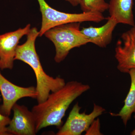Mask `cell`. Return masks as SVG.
<instances>
[{
    "instance_id": "cell-1",
    "label": "cell",
    "mask_w": 135,
    "mask_h": 135,
    "mask_svg": "<svg viewBox=\"0 0 135 135\" xmlns=\"http://www.w3.org/2000/svg\"><path fill=\"white\" fill-rule=\"evenodd\" d=\"M90 89L88 84L76 81H69L60 89L51 92L45 101L34 106L31 111L36 120V133L49 126L60 128L70 105Z\"/></svg>"
},
{
    "instance_id": "cell-2",
    "label": "cell",
    "mask_w": 135,
    "mask_h": 135,
    "mask_svg": "<svg viewBox=\"0 0 135 135\" xmlns=\"http://www.w3.org/2000/svg\"><path fill=\"white\" fill-rule=\"evenodd\" d=\"M26 41L18 45L16 50L15 60H19L30 66L36 78V99L38 103L47 98L50 92H55L65 85V81L60 77L54 78L48 75L44 70L35 47L36 39L39 36L36 27L32 28L27 35Z\"/></svg>"
},
{
    "instance_id": "cell-3",
    "label": "cell",
    "mask_w": 135,
    "mask_h": 135,
    "mask_svg": "<svg viewBox=\"0 0 135 135\" xmlns=\"http://www.w3.org/2000/svg\"><path fill=\"white\" fill-rule=\"evenodd\" d=\"M81 23L73 22L60 25L49 29L44 34L52 41L56 49L55 60L60 63L74 48L90 43L80 29Z\"/></svg>"
},
{
    "instance_id": "cell-4",
    "label": "cell",
    "mask_w": 135,
    "mask_h": 135,
    "mask_svg": "<svg viewBox=\"0 0 135 135\" xmlns=\"http://www.w3.org/2000/svg\"><path fill=\"white\" fill-rule=\"evenodd\" d=\"M42 15L40 37L49 29L60 25L73 22H90L92 16L90 12L68 13L62 12L50 6L45 0H37Z\"/></svg>"
},
{
    "instance_id": "cell-5",
    "label": "cell",
    "mask_w": 135,
    "mask_h": 135,
    "mask_svg": "<svg viewBox=\"0 0 135 135\" xmlns=\"http://www.w3.org/2000/svg\"><path fill=\"white\" fill-rule=\"evenodd\" d=\"M81 107L79 103L74 105L67 120L59 128L57 135H80L86 131L98 116L103 114L105 110L102 107L94 104L92 112L86 114L85 112H80Z\"/></svg>"
},
{
    "instance_id": "cell-6",
    "label": "cell",
    "mask_w": 135,
    "mask_h": 135,
    "mask_svg": "<svg viewBox=\"0 0 135 135\" xmlns=\"http://www.w3.org/2000/svg\"><path fill=\"white\" fill-rule=\"evenodd\" d=\"M0 92L3 103L1 106V113L9 116L15 105L19 99L24 98L36 99L38 93L36 88L17 86L5 78L0 72Z\"/></svg>"
},
{
    "instance_id": "cell-7",
    "label": "cell",
    "mask_w": 135,
    "mask_h": 135,
    "mask_svg": "<svg viewBox=\"0 0 135 135\" xmlns=\"http://www.w3.org/2000/svg\"><path fill=\"white\" fill-rule=\"evenodd\" d=\"M115 53L119 71L128 73L135 68V25L122 34L116 43Z\"/></svg>"
},
{
    "instance_id": "cell-8",
    "label": "cell",
    "mask_w": 135,
    "mask_h": 135,
    "mask_svg": "<svg viewBox=\"0 0 135 135\" xmlns=\"http://www.w3.org/2000/svg\"><path fill=\"white\" fill-rule=\"evenodd\" d=\"M31 26V25L28 24L24 28L0 35V68L1 70L12 69L20 40L28 33Z\"/></svg>"
},
{
    "instance_id": "cell-9",
    "label": "cell",
    "mask_w": 135,
    "mask_h": 135,
    "mask_svg": "<svg viewBox=\"0 0 135 135\" xmlns=\"http://www.w3.org/2000/svg\"><path fill=\"white\" fill-rule=\"evenodd\" d=\"M12 110L13 118L7 127L9 135H36V120L32 111L27 107L17 103Z\"/></svg>"
},
{
    "instance_id": "cell-10",
    "label": "cell",
    "mask_w": 135,
    "mask_h": 135,
    "mask_svg": "<svg viewBox=\"0 0 135 135\" xmlns=\"http://www.w3.org/2000/svg\"><path fill=\"white\" fill-rule=\"evenodd\" d=\"M118 23L112 17L109 16L103 25L99 27L90 26L81 30L89 40L90 43L101 48H105L112 42L113 33Z\"/></svg>"
},
{
    "instance_id": "cell-11",
    "label": "cell",
    "mask_w": 135,
    "mask_h": 135,
    "mask_svg": "<svg viewBox=\"0 0 135 135\" xmlns=\"http://www.w3.org/2000/svg\"><path fill=\"white\" fill-rule=\"evenodd\" d=\"M133 5V0H110L108 9L110 16L116 20L118 24L133 26L135 25Z\"/></svg>"
},
{
    "instance_id": "cell-12",
    "label": "cell",
    "mask_w": 135,
    "mask_h": 135,
    "mask_svg": "<svg viewBox=\"0 0 135 135\" xmlns=\"http://www.w3.org/2000/svg\"><path fill=\"white\" fill-rule=\"evenodd\" d=\"M128 74L130 75L131 83L129 91L124 101V105L119 113H111L112 116L120 117L125 126H127L132 114L135 113V68L129 70Z\"/></svg>"
},
{
    "instance_id": "cell-13",
    "label": "cell",
    "mask_w": 135,
    "mask_h": 135,
    "mask_svg": "<svg viewBox=\"0 0 135 135\" xmlns=\"http://www.w3.org/2000/svg\"><path fill=\"white\" fill-rule=\"evenodd\" d=\"M83 12L103 13L109 8V3L105 0H81L80 4Z\"/></svg>"
},
{
    "instance_id": "cell-14",
    "label": "cell",
    "mask_w": 135,
    "mask_h": 135,
    "mask_svg": "<svg viewBox=\"0 0 135 135\" xmlns=\"http://www.w3.org/2000/svg\"><path fill=\"white\" fill-rule=\"evenodd\" d=\"M10 120L11 119L9 116L0 112V135H9L7 127Z\"/></svg>"
},
{
    "instance_id": "cell-15",
    "label": "cell",
    "mask_w": 135,
    "mask_h": 135,
    "mask_svg": "<svg viewBox=\"0 0 135 135\" xmlns=\"http://www.w3.org/2000/svg\"><path fill=\"white\" fill-rule=\"evenodd\" d=\"M100 129V124L99 121L98 119L96 120H95L91 124L88 129L86 131L87 134H98L101 135V133L99 131Z\"/></svg>"
},
{
    "instance_id": "cell-16",
    "label": "cell",
    "mask_w": 135,
    "mask_h": 135,
    "mask_svg": "<svg viewBox=\"0 0 135 135\" xmlns=\"http://www.w3.org/2000/svg\"><path fill=\"white\" fill-rule=\"evenodd\" d=\"M66 1L70 3L73 7H76L80 5L81 0H65Z\"/></svg>"
},
{
    "instance_id": "cell-17",
    "label": "cell",
    "mask_w": 135,
    "mask_h": 135,
    "mask_svg": "<svg viewBox=\"0 0 135 135\" xmlns=\"http://www.w3.org/2000/svg\"><path fill=\"white\" fill-rule=\"evenodd\" d=\"M134 118L135 119V114L134 116ZM131 135H135V128L131 133Z\"/></svg>"
},
{
    "instance_id": "cell-18",
    "label": "cell",
    "mask_w": 135,
    "mask_h": 135,
    "mask_svg": "<svg viewBox=\"0 0 135 135\" xmlns=\"http://www.w3.org/2000/svg\"><path fill=\"white\" fill-rule=\"evenodd\" d=\"M1 99L0 98V102H1Z\"/></svg>"
},
{
    "instance_id": "cell-19",
    "label": "cell",
    "mask_w": 135,
    "mask_h": 135,
    "mask_svg": "<svg viewBox=\"0 0 135 135\" xmlns=\"http://www.w3.org/2000/svg\"><path fill=\"white\" fill-rule=\"evenodd\" d=\"M1 62H0V68H1Z\"/></svg>"
}]
</instances>
